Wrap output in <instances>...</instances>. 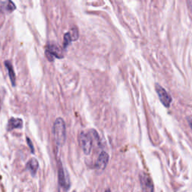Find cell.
I'll return each instance as SVG.
<instances>
[{
    "label": "cell",
    "mask_w": 192,
    "mask_h": 192,
    "mask_svg": "<svg viewBox=\"0 0 192 192\" xmlns=\"http://www.w3.org/2000/svg\"><path fill=\"white\" fill-rule=\"evenodd\" d=\"M45 56L49 61H53L54 58L62 59L63 58V53L60 51L59 48L55 44H48L45 50Z\"/></svg>",
    "instance_id": "5"
},
{
    "label": "cell",
    "mask_w": 192,
    "mask_h": 192,
    "mask_svg": "<svg viewBox=\"0 0 192 192\" xmlns=\"http://www.w3.org/2000/svg\"><path fill=\"white\" fill-rule=\"evenodd\" d=\"M26 141H27L28 146H29V148H30L31 152H32V153H34V152H35V151H34V146H33V145H32V140H31L29 137H26Z\"/></svg>",
    "instance_id": "14"
},
{
    "label": "cell",
    "mask_w": 192,
    "mask_h": 192,
    "mask_svg": "<svg viewBox=\"0 0 192 192\" xmlns=\"http://www.w3.org/2000/svg\"><path fill=\"white\" fill-rule=\"evenodd\" d=\"M39 167V164L37 159H35V158H32V159H31L30 160L28 161L27 164H26V169L30 172L31 175H32V176H35L38 171Z\"/></svg>",
    "instance_id": "9"
},
{
    "label": "cell",
    "mask_w": 192,
    "mask_h": 192,
    "mask_svg": "<svg viewBox=\"0 0 192 192\" xmlns=\"http://www.w3.org/2000/svg\"><path fill=\"white\" fill-rule=\"evenodd\" d=\"M3 7L4 10L8 12H12L16 9V6L11 0H7L6 2H3Z\"/></svg>",
    "instance_id": "11"
},
{
    "label": "cell",
    "mask_w": 192,
    "mask_h": 192,
    "mask_svg": "<svg viewBox=\"0 0 192 192\" xmlns=\"http://www.w3.org/2000/svg\"><path fill=\"white\" fill-rule=\"evenodd\" d=\"M141 188L143 191H153L154 186L151 178L146 173H142L140 175Z\"/></svg>",
    "instance_id": "6"
},
{
    "label": "cell",
    "mask_w": 192,
    "mask_h": 192,
    "mask_svg": "<svg viewBox=\"0 0 192 192\" xmlns=\"http://www.w3.org/2000/svg\"><path fill=\"white\" fill-rule=\"evenodd\" d=\"M155 91L157 92L159 98L165 107H170L172 102V98L164 87L160 86L159 83H155Z\"/></svg>",
    "instance_id": "4"
},
{
    "label": "cell",
    "mask_w": 192,
    "mask_h": 192,
    "mask_svg": "<svg viewBox=\"0 0 192 192\" xmlns=\"http://www.w3.org/2000/svg\"><path fill=\"white\" fill-rule=\"evenodd\" d=\"M58 179H59V186L65 191H68L70 188L71 182L69 176L67 172L64 170L61 161L59 162L58 168Z\"/></svg>",
    "instance_id": "3"
},
{
    "label": "cell",
    "mask_w": 192,
    "mask_h": 192,
    "mask_svg": "<svg viewBox=\"0 0 192 192\" xmlns=\"http://www.w3.org/2000/svg\"><path fill=\"white\" fill-rule=\"evenodd\" d=\"M71 41H72V39L71 38L70 33L68 32V33H66L64 36V43H63V46H64L65 49H66V48L68 47V46L70 44Z\"/></svg>",
    "instance_id": "12"
},
{
    "label": "cell",
    "mask_w": 192,
    "mask_h": 192,
    "mask_svg": "<svg viewBox=\"0 0 192 192\" xmlns=\"http://www.w3.org/2000/svg\"><path fill=\"white\" fill-rule=\"evenodd\" d=\"M188 122H189V125H190V127H191V117H188Z\"/></svg>",
    "instance_id": "15"
},
{
    "label": "cell",
    "mask_w": 192,
    "mask_h": 192,
    "mask_svg": "<svg viewBox=\"0 0 192 192\" xmlns=\"http://www.w3.org/2000/svg\"><path fill=\"white\" fill-rule=\"evenodd\" d=\"M23 120L18 118H11L8 121L7 131H11L15 128H21L23 127Z\"/></svg>",
    "instance_id": "8"
},
{
    "label": "cell",
    "mask_w": 192,
    "mask_h": 192,
    "mask_svg": "<svg viewBox=\"0 0 192 192\" xmlns=\"http://www.w3.org/2000/svg\"><path fill=\"white\" fill-rule=\"evenodd\" d=\"M109 161V155L104 151L100 153L98 158V160L95 163V168L98 170H104L107 166V164Z\"/></svg>",
    "instance_id": "7"
},
{
    "label": "cell",
    "mask_w": 192,
    "mask_h": 192,
    "mask_svg": "<svg viewBox=\"0 0 192 192\" xmlns=\"http://www.w3.org/2000/svg\"><path fill=\"white\" fill-rule=\"evenodd\" d=\"M79 143L84 154L87 155H89L93 144V136L91 132H81L79 135Z\"/></svg>",
    "instance_id": "2"
},
{
    "label": "cell",
    "mask_w": 192,
    "mask_h": 192,
    "mask_svg": "<svg viewBox=\"0 0 192 192\" xmlns=\"http://www.w3.org/2000/svg\"><path fill=\"white\" fill-rule=\"evenodd\" d=\"M70 33V35H71V38L72 41H76L77 40V39H78V30H77V28H73V29H71V32H69Z\"/></svg>",
    "instance_id": "13"
},
{
    "label": "cell",
    "mask_w": 192,
    "mask_h": 192,
    "mask_svg": "<svg viewBox=\"0 0 192 192\" xmlns=\"http://www.w3.org/2000/svg\"><path fill=\"white\" fill-rule=\"evenodd\" d=\"M53 135L54 141L58 146H63L66 140L65 123L63 119L57 118L53 123Z\"/></svg>",
    "instance_id": "1"
},
{
    "label": "cell",
    "mask_w": 192,
    "mask_h": 192,
    "mask_svg": "<svg viewBox=\"0 0 192 192\" xmlns=\"http://www.w3.org/2000/svg\"><path fill=\"white\" fill-rule=\"evenodd\" d=\"M5 67H6L7 70H8V76H9V78L11 82V84H12L13 87H15V85H16V76H15V71H14L12 64L11 63V62L5 61Z\"/></svg>",
    "instance_id": "10"
}]
</instances>
